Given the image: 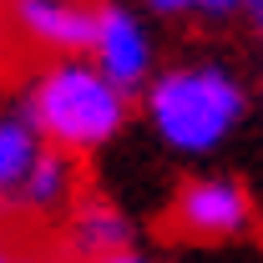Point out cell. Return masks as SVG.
Returning <instances> with one entry per match:
<instances>
[{
    "mask_svg": "<svg viewBox=\"0 0 263 263\" xmlns=\"http://www.w3.org/2000/svg\"><path fill=\"white\" fill-rule=\"evenodd\" d=\"M97 263H147L137 248H122V253H111V258H97Z\"/></svg>",
    "mask_w": 263,
    "mask_h": 263,
    "instance_id": "cell-11",
    "label": "cell"
},
{
    "mask_svg": "<svg viewBox=\"0 0 263 263\" xmlns=\"http://www.w3.org/2000/svg\"><path fill=\"white\" fill-rule=\"evenodd\" d=\"M21 111L41 127L46 147L86 157L122 137L132 117V97L101 76L91 56H56L31 71L21 91Z\"/></svg>",
    "mask_w": 263,
    "mask_h": 263,
    "instance_id": "cell-1",
    "label": "cell"
},
{
    "mask_svg": "<svg viewBox=\"0 0 263 263\" xmlns=\"http://www.w3.org/2000/svg\"><path fill=\"white\" fill-rule=\"evenodd\" d=\"M81 202V177H76V157L61 152V147H46L35 172L26 177V187L15 193L10 208H26V213H71Z\"/></svg>",
    "mask_w": 263,
    "mask_h": 263,
    "instance_id": "cell-7",
    "label": "cell"
},
{
    "mask_svg": "<svg viewBox=\"0 0 263 263\" xmlns=\"http://www.w3.org/2000/svg\"><path fill=\"white\" fill-rule=\"evenodd\" d=\"M46 152V137L31 117L15 106V111H0V197L15 202V193L26 187V177L35 172Z\"/></svg>",
    "mask_w": 263,
    "mask_h": 263,
    "instance_id": "cell-8",
    "label": "cell"
},
{
    "mask_svg": "<svg viewBox=\"0 0 263 263\" xmlns=\"http://www.w3.org/2000/svg\"><path fill=\"white\" fill-rule=\"evenodd\" d=\"M0 35H5V5H0Z\"/></svg>",
    "mask_w": 263,
    "mask_h": 263,
    "instance_id": "cell-13",
    "label": "cell"
},
{
    "mask_svg": "<svg viewBox=\"0 0 263 263\" xmlns=\"http://www.w3.org/2000/svg\"><path fill=\"white\" fill-rule=\"evenodd\" d=\"M243 21H248V31L263 41V0H243Z\"/></svg>",
    "mask_w": 263,
    "mask_h": 263,
    "instance_id": "cell-10",
    "label": "cell"
},
{
    "mask_svg": "<svg viewBox=\"0 0 263 263\" xmlns=\"http://www.w3.org/2000/svg\"><path fill=\"white\" fill-rule=\"evenodd\" d=\"M5 31L46 61L86 56L97 31V0H5Z\"/></svg>",
    "mask_w": 263,
    "mask_h": 263,
    "instance_id": "cell-5",
    "label": "cell"
},
{
    "mask_svg": "<svg viewBox=\"0 0 263 263\" xmlns=\"http://www.w3.org/2000/svg\"><path fill=\"white\" fill-rule=\"evenodd\" d=\"M61 238H66V253L71 258L97 263V258H111V253L132 248V218L117 202H106V197H81L66 213Z\"/></svg>",
    "mask_w": 263,
    "mask_h": 263,
    "instance_id": "cell-6",
    "label": "cell"
},
{
    "mask_svg": "<svg viewBox=\"0 0 263 263\" xmlns=\"http://www.w3.org/2000/svg\"><path fill=\"white\" fill-rule=\"evenodd\" d=\"M142 111L172 152L208 157L238 132L248 111V91L223 61H182L147 81Z\"/></svg>",
    "mask_w": 263,
    "mask_h": 263,
    "instance_id": "cell-2",
    "label": "cell"
},
{
    "mask_svg": "<svg viewBox=\"0 0 263 263\" xmlns=\"http://www.w3.org/2000/svg\"><path fill=\"white\" fill-rule=\"evenodd\" d=\"M172 228L197 243H233L253 228V197L238 177H223V172L193 177L172 197Z\"/></svg>",
    "mask_w": 263,
    "mask_h": 263,
    "instance_id": "cell-3",
    "label": "cell"
},
{
    "mask_svg": "<svg viewBox=\"0 0 263 263\" xmlns=\"http://www.w3.org/2000/svg\"><path fill=\"white\" fill-rule=\"evenodd\" d=\"M21 263H35V258H21Z\"/></svg>",
    "mask_w": 263,
    "mask_h": 263,
    "instance_id": "cell-14",
    "label": "cell"
},
{
    "mask_svg": "<svg viewBox=\"0 0 263 263\" xmlns=\"http://www.w3.org/2000/svg\"><path fill=\"white\" fill-rule=\"evenodd\" d=\"M147 10H157V15H208V21H228V15H243V0H147Z\"/></svg>",
    "mask_w": 263,
    "mask_h": 263,
    "instance_id": "cell-9",
    "label": "cell"
},
{
    "mask_svg": "<svg viewBox=\"0 0 263 263\" xmlns=\"http://www.w3.org/2000/svg\"><path fill=\"white\" fill-rule=\"evenodd\" d=\"M86 56L127 97L132 91H147V81L157 76L152 31H147V21L132 5H122V0H97V31H91V51Z\"/></svg>",
    "mask_w": 263,
    "mask_h": 263,
    "instance_id": "cell-4",
    "label": "cell"
},
{
    "mask_svg": "<svg viewBox=\"0 0 263 263\" xmlns=\"http://www.w3.org/2000/svg\"><path fill=\"white\" fill-rule=\"evenodd\" d=\"M0 263H21V258H15V248H10L5 238H0Z\"/></svg>",
    "mask_w": 263,
    "mask_h": 263,
    "instance_id": "cell-12",
    "label": "cell"
}]
</instances>
